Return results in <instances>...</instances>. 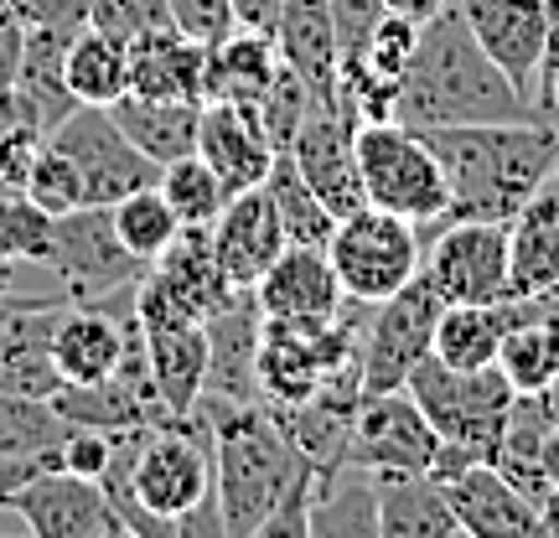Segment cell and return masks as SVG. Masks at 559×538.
<instances>
[{
  "instance_id": "680465c9",
  "label": "cell",
  "mask_w": 559,
  "mask_h": 538,
  "mask_svg": "<svg viewBox=\"0 0 559 538\" xmlns=\"http://www.w3.org/2000/svg\"><path fill=\"white\" fill-rule=\"evenodd\" d=\"M555 16H559V11H555Z\"/></svg>"
},
{
  "instance_id": "9c48e42d",
  "label": "cell",
  "mask_w": 559,
  "mask_h": 538,
  "mask_svg": "<svg viewBox=\"0 0 559 538\" xmlns=\"http://www.w3.org/2000/svg\"><path fill=\"white\" fill-rule=\"evenodd\" d=\"M135 321L140 337H145V358H151L160 404L171 415H198L202 379H207V321L181 311L151 275L135 285Z\"/></svg>"
},
{
  "instance_id": "e575fe53",
  "label": "cell",
  "mask_w": 559,
  "mask_h": 538,
  "mask_svg": "<svg viewBox=\"0 0 559 538\" xmlns=\"http://www.w3.org/2000/svg\"><path fill=\"white\" fill-rule=\"evenodd\" d=\"M68 419L52 409V399H26V394H0V461H41L58 456L68 440Z\"/></svg>"
},
{
  "instance_id": "1f68e13d",
  "label": "cell",
  "mask_w": 559,
  "mask_h": 538,
  "mask_svg": "<svg viewBox=\"0 0 559 538\" xmlns=\"http://www.w3.org/2000/svg\"><path fill=\"white\" fill-rule=\"evenodd\" d=\"M68 88L79 104H109L130 94V41L99 26H83L68 41Z\"/></svg>"
},
{
  "instance_id": "836d02e7",
  "label": "cell",
  "mask_w": 559,
  "mask_h": 538,
  "mask_svg": "<svg viewBox=\"0 0 559 538\" xmlns=\"http://www.w3.org/2000/svg\"><path fill=\"white\" fill-rule=\"evenodd\" d=\"M264 192L275 202L280 213V228H285V243H311V249H326L332 239V207L311 192V181L300 177V166L290 160V151H280L275 166H270V177H264Z\"/></svg>"
},
{
  "instance_id": "74e56055",
  "label": "cell",
  "mask_w": 559,
  "mask_h": 538,
  "mask_svg": "<svg viewBox=\"0 0 559 538\" xmlns=\"http://www.w3.org/2000/svg\"><path fill=\"white\" fill-rule=\"evenodd\" d=\"M21 192L37 202L47 218H62V213H73V207H88V202H83L79 166L62 156L52 140H47V151L37 156V166H32V177H26V187H21Z\"/></svg>"
},
{
  "instance_id": "d6a6232c",
  "label": "cell",
  "mask_w": 559,
  "mask_h": 538,
  "mask_svg": "<svg viewBox=\"0 0 559 538\" xmlns=\"http://www.w3.org/2000/svg\"><path fill=\"white\" fill-rule=\"evenodd\" d=\"M498 368L519 394L559 379V306H544V311L508 326V337L498 347Z\"/></svg>"
},
{
  "instance_id": "7c38bea8",
  "label": "cell",
  "mask_w": 559,
  "mask_h": 538,
  "mask_svg": "<svg viewBox=\"0 0 559 538\" xmlns=\"http://www.w3.org/2000/svg\"><path fill=\"white\" fill-rule=\"evenodd\" d=\"M0 507L16 513L32 528V538H130L120 507L109 502L99 481L73 477L62 466L26 477Z\"/></svg>"
},
{
  "instance_id": "9f6ffc18",
  "label": "cell",
  "mask_w": 559,
  "mask_h": 538,
  "mask_svg": "<svg viewBox=\"0 0 559 538\" xmlns=\"http://www.w3.org/2000/svg\"><path fill=\"white\" fill-rule=\"evenodd\" d=\"M0 192H11V187H5V181H0Z\"/></svg>"
},
{
  "instance_id": "44dd1931",
  "label": "cell",
  "mask_w": 559,
  "mask_h": 538,
  "mask_svg": "<svg viewBox=\"0 0 559 538\" xmlns=\"http://www.w3.org/2000/svg\"><path fill=\"white\" fill-rule=\"evenodd\" d=\"M270 37H275V47H280V62L311 88V99L317 104H342L332 0H285Z\"/></svg>"
},
{
  "instance_id": "ab89813d",
  "label": "cell",
  "mask_w": 559,
  "mask_h": 538,
  "mask_svg": "<svg viewBox=\"0 0 559 538\" xmlns=\"http://www.w3.org/2000/svg\"><path fill=\"white\" fill-rule=\"evenodd\" d=\"M415 41H419V21L400 16V11H383L379 26H373V37H368V47H362L358 68L404 79V62H409V52H415ZM342 79H347V73H342Z\"/></svg>"
},
{
  "instance_id": "5bb4252c",
  "label": "cell",
  "mask_w": 559,
  "mask_h": 538,
  "mask_svg": "<svg viewBox=\"0 0 559 538\" xmlns=\"http://www.w3.org/2000/svg\"><path fill=\"white\" fill-rule=\"evenodd\" d=\"M290 160L300 166V177L311 181V192L332 207V218H347L368 202L358 166V120L342 104L311 99L296 140H290Z\"/></svg>"
},
{
  "instance_id": "681fc988",
  "label": "cell",
  "mask_w": 559,
  "mask_h": 538,
  "mask_svg": "<svg viewBox=\"0 0 559 538\" xmlns=\"http://www.w3.org/2000/svg\"><path fill=\"white\" fill-rule=\"evenodd\" d=\"M280 5H285V0H234V16H239V26H254V32H275Z\"/></svg>"
},
{
  "instance_id": "4dcf8cb0",
  "label": "cell",
  "mask_w": 559,
  "mask_h": 538,
  "mask_svg": "<svg viewBox=\"0 0 559 538\" xmlns=\"http://www.w3.org/2000/svg\"><path fill=\"white\" fill-rule=\"evenodd\" d=\"M311 538H379V477L362 466L321 471L311 502Z\"/></svg>"
},
{
  "instance_id": "30bf717a",
  "label": "cell",
  "mask_w": 559,
  "mask_h": 538,
  "mask_svg": "<svg viewBox=\"0 0 559 538\" xmlns=\"http://www.w3.org/2000/svg\"><path fill=\"white\" fill-rule=\"evenodd\" d=\"M47 140L79 166L83 202H94V207H115L120 198L160 181V166L124 135L104 104H79Z\"/></svg>"
},
{
  "instance_id": "d6986e66",
  "label": "cell",
  "mask_w": 559,
  "mask_h": 538,
  "mask_svg": "<svg viewBox=\"0 0 559 538\" xmlns=\"http://www.w3.org/2000/svg\"><path fill=\"white\" fill-rule=\"evenodd\" d=\"M254 300H260L264 316L280 321H337L342 306H347V290H342L326 249L285 243V254L254 285Z\"/></svg>"
},
{
  "instance_id": "9a60e30c",
  "label": "cell",
  "mask_w": 559,
  "mask_h": 538,
  "mask_svg": "<svg viewBox=\"0 0 559 538\" xmlns=\"http://www.w3.org/2000/svg\"><path fill=\"white\" fill-rule=\"evenodd\" d=\"M456 5L472 26V37L481 41V52L513 79L523 99L534 104L539 62L559 32L555 5L549 0H456Z\"/></svg>"
},
{
  "instance_id": "83f0119b",
  "label": "cell",
  "mask_w": 559,
  "mask_h": 538,
  "mask_svg": "<svg viewBox=\"0 0 559 538\" xmlns=\"http://www.w3.org/2000/svg\"><path fill=\"white\" fill-rule=\"evenodd\" d=\"M379 538H461L445 481L436 471L379 477Z\"/></svg>"
},
{
  "instance_id": "6f0895ef",
  "label": "cell",
  "mask_w": 559,
  "mask_h": 538,
  "mask_svg": "<svg viewBox=\"0 0 559 538\" xmlns=\"http://www.w3.org/2000/svg\"><path fill=\"white\" fill-rule=\"evenodd\" d=\"M549 5H555V11H559V0H549Z\"/></svg>"
},
{
  "instance_id": "816d5d0a",
  "label": "cell",
  "mask_w": 559,
  "mask_h": 538,
  "mask_svg": "<svg viewBox=\"0 0 559 538\" xmlns=\"http://www.w3.org/2000/svg\"><path fill=\"white\" fill-rule=\"evenodd\" d=\"M544 477H549V492H559V425L549 435V445H544Z\"/></svg>"
},
{
  "instance_id": "603a6c76",
  "label": "cell",
  "mask_w": 559,
  "mask_h": 538,
  "mask_svg": "<svg viewBox=\"0 0 559 538\" xmlns=\"http://www.w3.org/2000/svg\"><path fill=\"white\" fill-rule=\"evenodd\" d=\"M559 290V166L508 223V296Z\"/></svg>"
},
{
  "instance_id": "4316f807",
  "label": "cell",
  "mask_w": 559,
  "mask_h": 538,
  "mask_svg": "<svg viewBox=\"0 0 559 538\" xmlns=\"http://www.w3.org/2000/svg\"><path fill=\"white\" fill-rule=\"evenodd\" d=\"M202 58H207V47L177 32L171 21L151 26V32L130 37V94L202 104Z\"/></svg>"
},
{
  "instance_id": "d590c367",
  "label": "cell",
  "mask_w": 559,
  "mask_h": 538,
  "mask_svg": "<svg viewBox=\"0 0 559 538\" xmlns=\"http://www.w3.org/2000/svg\"><path fill=\"white\" fill-rule=\"evenodd\" d=\"M156 187H160V198L171 202V213L181 218V228H213L223 213V202H228V187H223L218 171H213L198 151L181 160H166Z\"/></svg>"
},
{
  "instance_id": "2e32d148",
  "label": "cell",
  "mask_w": 559,
  "mask_h": 538,
  "mask_svg": "<svg viewBox=\"0 0 559 538\" xmlns=\"http://www.w3.org/2000/svg\"><path fill=\"white\" fill-rule=\"evenodd\" d=\"M135 321V296L120 300H68L52 326V362L62 383H99L124 358V337Z\"/></svg>"
},
{
  "instance_id": "b9f144b4",
  "label": "cell",
  "mask_w": 559,
  "mask_h": 538,
  "mask_svg": "<svg viewBox=\"0 0 559 538\" xmlns=\"http://www.w3.org/2000/svg\"><path fill=\"white\" fill-rule=\"evenodd\" d=\"M171 11H166V0H94L88 5V26H99V32H115V37H140V32H151V26H166Z\"/></svg>"
},
{
  "instance_id": "7a4b0ae2",
  "label": "cell",
  "mask_w": 559,
  "mask_h": 538,
  "mask_svg": "<svg viewBox=\"0 0 559 538\" xmlns=\"http://www.w3.org/2000/svg\"><path fill=\"white\" fill-rule=\"evenodd\" d=\"M425 140L436 145L445 181H451V207L436 223H456V218L513 223V213L539 192L544 177L559 166L555 120L451 124V130H425ZM436 223H425V228H436Z\"/></svg>"
},
{
  "instance_id": "f5cc1de1",
  "label": "cell",
  "mask_w": 559,
  "mask_h": 538,
  "mask_svg": "<svg viewBox=\"0 0 559 538\" xmlns=\"http://www.w3.org/2000/svg\"><path fill=\"white\" fill-rule=\"evenodd\" d=\"M32 300H41V296H21V290H0V326L16 316L21 306H32Z\"/></svg>"
},
{
  "instance_id": "db71d44e",
  "label": "cell",
  "mask_w": 559,
  "mask_h": 538,
  "mask_svg": "<svg viewBox=\"0 0 559 538\" xmlns=\"http://www.w3.org/2000/svg\"><path fill=\"white\" fill-rule=\"evenodd\" d=\"M544 534L559 538V492H549V502H544Z\"/></svg>"
},
{
  "instance_id": "277c9868",
  "label": "cell",
  "mask_w": 559,
  "mask_h": 538,
  "mask_svg": "<svg viewBox=\"0 0 559 538\" xmlns=\"http://www.w3.org/2000/svg\"><path fill=\"white\" fill-rule=\"evenodd\" d=\"M404 388L415 394V404L425 409V419L436 425V435L445 445H466L481 461H492L502 419H508L513 394H519L498 362L492 368H451L436 352L404 379Z\"/></svg>"
},
{
  "instance_id": "3957f363",
  "label": "cell",
  "mask_w": 559,
  "mask_h": 538,
  "mask_svg": "<svg viewBox=\"0 0 559 538\" xmlns=\"http://www.w3.org/2000/svg\"><path fill=\"white\" fill-rule=\"evenodd\" d=\"M213 430V492L223 538H260L264 518L311 466L275 425L270 404H198Z\"/></svg>"
},
{
  "instance_id": "6da1fadb",
  "label": "cell",
  "mask_w": 559,
  "mask_h": 538,
  "mask_svg": "<svg viewBox=\"0 0 559 538\" xmlns=\"http://www.w3.org/2000/svg\"><path fill=\"white\" fill-rule=\"evenodd\" d=\"M394 120L409 130H451V124H508L539 120L513 79L481 52L472 26L451 0L445 11L419 21V41L404 62V88Z\"/></svg>"
},
{
  "instance_id": "8992f818",
  "label": "cell",
  "mask_w": 559,
  "mask_h": 538,
  "mask_svg": "<svg viewBox=\"0 0 559 538\" xmlns=\"http://www.w3.org/2000/svg\"><path fill=\"white\" fill-rule=\"evenodd\" d=\"M419 249H425L419 223L400 218L389 207H373V202L337 218L332 239H326L342 290H347V300H362V306H379L394 290H404L419 275Z\"/></svg>"
},
{
  "instance_id": "c3c4849f",
  "label": "cell",
  "mask_w": 559,
  "mask_h": 538,
  "mask_svg": "<svg viewBox=\"0 0 559 538\" xmlns=\"http://www.w3.org/2000/svg\"><path fill=\"white\" fill-rule=\"evenodd\" d=\"M21 37H26V21H21L16 11H0V88H5V83H16Z\"/></svg>"
},
{
  "instance_id": "60d3db41",
  "label": "cell",
  "mask_w": 559,
  "mask_h": 538,
  "mask_svg": "<svg viewBox=\"0 0 559 538\" xmlns=\"http://www.w3.org/2000/svg\"><path fill=\"white\" fill-rule=\"evenodd\" d=\"M389 11L383 0H332V21H337V68L353 73L362 62V47L373 37L379 16Z\"/></svg>"
},
{
  "instance_id": "52a82bcc",
  "label": "cell",
  "mask_w": 559,
  "mask_h": 538,
  "mask_svg": "<svg viewBox=\"0 0 559 538\" xmlns=\"http://www.w3.org/2000/svg\"><path fill=\"white\" fill-rule=\"evenodd\" d=\"M47 270L58 275V290L68 300H109L130 296L140 279L151 275V264L130 254L124 239L115 234V207H73L52 218V260Z\"/></svg>"
},
{
  "instance_id": "5b68a950",
  "label": "cell",
  "mask_w": 559,
  "mask_h": 538,
  "mask_svg": "<svg viewBox=\"0 0 559 538\" xmlns=\"http://www.w3.org/2000/svg\"><path fill=\"white\" fill-rule=\"evenodd\" d=\"M358 166L362 192L373 207H389L409 223H436L451 207V181L440 166L436 145L400 120L358 124Z\"/></svg>"
},
{
  "instance_id": "7402d4cb",
  "label": "cell",
  "mask_w": 559,
  "mask_h": 538,
  "mask_svg": "<svg viewBox=\"0 0 559 538\" xmlns=\"http://www.w3.org/2000/svg\"><path fill=\"white\" fill-rule=\"evenodd\" d=\"M68 306L62 290L21 306L16 316L0 326V394H26V399H52L62 388V373L52 362V326Z\"/></svg>"
},
{
  "instance_id": "f35d334b",
  "label": "cell",
  "mask_w": 559,
  "mask_h": 538,
  "mask_svg": "<svg viewBox=\"0 0 559 538\" xmlns=\"http://www.w3.org/2000/svg\"><path fill=\"white\" fill-rule=\"evenodd\" d=\"M306 109H311V88L280 62V79L270 83V94L260 99V109H254V120H260L264 140L275 145V156L280 151H290V140H296L300 120H306Z\"/></svg>"
},
{
  "instance_id": "ba28073f",
  "label": "cell",
  "mask_w": 559,
  "mask_h": 538,
  "mask_svg": "<svg viewBox=\"0 0 559 538\" xmlns=\"http://www.w3.org/2000/svg\"><path fill=\"white\" fill-rule=\"evenodd\" d=\"M419 275L445 306L508 296V223L456 218L419 228Z\"/></svg>"
},
{
  "instance_id": "11a10c76",
  "label": "cell",
  "mask_w": 559,
  "mask_h": 538,
  "mask_svg": "<svg viewBox=\"0 0 559 538\" xmlns=\"http://www.w3.org/2000/svg\"><path fill=\"white\" fill-rule=\"evenodd\" d=\"M0 290H16V270L11 264H0Z\"/></svg>"
},
{
  "instance_id": "8fae6325",
  "label": "cell",
  "mask_w": 559,
  "mask_h": 538,
  "mask_svg": "<svg viewBox=\"0 0 559 538\" xmlns=\"http://www.w3.org/2000/svg\"><path fill=\"white\" fill-rule=\"evenodd\" d=\"M440 311H445V300L425 285V275H415L404 290H394L389 300L373 306V316L362 326V347H358L362 394L404 388V379H409L419 362L430 358V347H436Z\"/></svg>"
},
{
  "instance_id": "e0dca14e",
  "label": "cell",
  "mask_w": 559,
  "mask_h": 538,
  "mask_svg": "<svg viewBox=\"0 0 559 538\" xmlns=\"http://www.w3.org/2000/svg\"><path fill=\"white\" fill-rule=\"evenodd\" d=\"M260 326L264 311L254 290L207 316V379H202V404H260Z\"/></svg>"
},
{
  "instance_id": "f907efd6",
  "label": "cell",
  "mask_w": 559,
  "mask_h": 538,
  "mask_svg": "<svg viewBox=\"0 0 559 538\" xmlns=\"http://www.w3.org/2000/svg\"><path fill=\"white\" fill-rule=\"evenodd\" d=\"M389 11H400V16H409V21H430L436 11H445L451 0H383Z\"/></svg>"
},
{
  "instance_id": "bcb514c9",
  "label": "cell",
  "mask_w": 559,
  "mask_h": 538,
  "mask_svg": "<svg viewBox=\"0 0 559 538\" xmlns=\"http://www.w3.org/2000/svg\"><path fill=\"white\" fill-rule=\"evenodd\" d=\"M21 21H37V26H58V32H83L88 26V5L94 0H11Z\"/></svg>"
},
{
  "instance_id": "8d00e7d4",
  "label": "cell",
  "mask_w": 559,
  "mask_h": 538,
  "mask_svg": "<svg viewBox=\"0 0 559 538\" xmlns=\"http://www.w3.org/2000/svg\"><path fill=\"white\" fill-rule=\"evenodd\" d=\"M115 234L124 239L130 254H140L145 264H156L181 234V218L171 213V202L160 198V187H140L130 198L115 202Z\"/></svg>"
},
{
  "instance_id": "7bdbcfd3",
  "label": "cell",
  "mask_w": 559,
  "mask_h": 538,
  "mask_svg": "<svg viewBox=\"0 0 559 538\" xmlns=\"http://www.w3.org/2000/svg\"><path fill=\"white\" fill-rule=\"evenodd\" d=\"M166 11H171V26L187 32L192 41H202V47L223 41L234 26H239L234 0H166Z\"/></svg>"
},
{
  "instance_id": "f1b7e54d",
  "label": "cell",
  "mask_w": 559,
  "mask_h": 538,
  "mask_svg": "<svg viewBox=\"0 0 559 538\" xmlns=\"http://www.w3.org/2000/svg\"><path fill=\"white\" fill-rule=\"evenodd\" d=\"M109 115L124 135L135 140L145 156L166 166L198 151V124H202V104L198 99H145V94H120L109 104Z\"/></svg>"
},
{
  "instance_id": "ee69618b",
  "label": "cell",
  "mask_w": 559,
  "mask_h": 538,
  "mask_svg": "<svg viewBox=\"0 0 559 538\" xmlns=\"http://www.w3.org/2000/svg\"><path fill=\"white\" fill-rule=\"evenodd\" d=\"M317 481H321V471L317 466H306V471L290 481V492L280 498V507L264 518L260 538H311V502H317Z\"/></svg>"
},
{
  "instance_id": "cb8c5ba5",
  "label": "cell",
  "mask_w": 559,
  "mask_h": 538,
  "mask_svg": "<svg viewBox=\"0 0 559 538\" xmlns=\"http://www.w3.org/2000/svg\"><path fill=\"white\" fill-rule=\"evenodd\" d=\"M198 156L218 171V181L234 192H249L270 177L275 166V145L264 140L254 109H239V104H202V124H198Z\"/></svg>"
},
{
  "instance_id": "d4e9b609",
  "label": "cell",
  "mask_w": 559,
  "mask_h": 538,
  "mask_svg": "<svg viewBox=\"0 0 559 538\" xmlns=\"http://www.w3.org/2000/svg\"><path fill=\"white\" fill-rule=\"evenodd\" d=\"M280 79V47L270 32L254 26H234L223 41L207 47L202 58V104H239V109H260L270 83Z\"/></svg>"
},
{
  "instance_id": "484cf974",
  "label": "cell",
  "mask_w": 559,
  "mask_h": 538,
  "mask_svg": "<svg viewBox=\"0 0 559 538\" xmlns=\"http://www.w3.org/2000/svg\"><path fill=\"white\" fill-rule=\"evenodd\" d=\"M151 279L198 321L218 316L223 306L239 296V285L223 275L218 254H213V234H207V228H181L177 243L151 264Z\"/></svg>"
},
{
  "instance_id": "f6af8a7d",
  "label": "cell",
  "mask_w": 559,
  "mask_h": 538,
  "mask_svg": "<svg viewBox=\"0 0 559 538\" xmlns=\"http://www.w3.org/2000/svg\"><path fill=\"white\" fill-rule=\"evenodd\" d=\"M109 456H115V435L109 430H94V425H73L68 440L58 445V466L73 471V477L99 481L109 471Z\"/></svg>"
},
{
  "instance_id": "4fadbf2b",
  "label": "cell",
  "mask_w": 559,
  "mask_h": 538,
  "mask_svg": "<svg viewBox=\"0 0 559 538\" xmlns=\"http://www.w3.org/2000/svg\"><path fill=\"white\" fill-rule=\"evenodd\" d=\"M440 451L436 425L425 419L409 388H389V394H362L358 425H353V445H347V466H362L373 477H394V471H430Z\"/></svg>"
},
{
  "instance_id": "ffe728a7",
  "label": "cell",
  "mask_w": 559,
  "mask_h": 538,
  "mask_svg": "<svg viewBox=\"0 0 559 538\" xmlns=\"http://www.w3.org/2000/svg\"><path fill=\"white\" fill-rule=\"evenodd\" d=\"M207 234H213V254H218L223 275L234 279L239 290H254L264 270L285 254V228H280V213L270 192H264V181L223 202L218 223Z\"/></svg>"
},
{
  "instance_id": "ac0fdd59",
  "label": "cell",
  "mask_w": 559,
  "mask_h": 538,
  "mask_svg": "<svg viewBox=\"0 0 559 538\" xmlns=\"http://www.w3.org/2000/svg\"><path fill=\"white\" fill-rule=\"evenodd\" d=\"M445 498L456 507L461 538H539L544 507L519 492L492 461H477L456 477H445Z\"/></svg>"
},
{
  "instance_id": "f546056e",
  "label": "cell",
  "mask_w": 559,
  "mask_h": 538,
  "mask_svg": "<svg viewBox=\"0 0 559 538\" xmlns=\"http://www.w3.org/2000/svg\"><path fill=\"white\" fill-rule=\"evenodd\" d=\"M79 32H58V26H37L26 21V37H21V62H16V88L41 109L47 130H58L79 99L68 88V41Z\"/></svg>"
},
{
  "instance_id": "7dc6e473",
  "label": "cell",
  "mask_w": 559,
  "mask_h": 538,
  "mask_svg": "<svg viewBox=\"0 0 559 538\" xmlns=\"http://www.w3.org/2000/svg\"><path fill=\"white\" fill-rule=\"evenodd\" d=\"M534 115L559 124V32L539 62V79H534Z\"/></svg>"
}]
</instances>
